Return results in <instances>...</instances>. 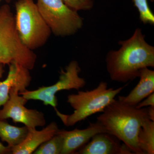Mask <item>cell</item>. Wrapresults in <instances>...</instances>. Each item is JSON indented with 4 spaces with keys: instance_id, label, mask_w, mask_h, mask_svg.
Instances as JSON below:
<instances>
[{
    "instance_id": "cell-1",
    "label": "cell",
    "mask_w": 154,
    "mask_h": 154,
    "mask_svg": "<svg viewBox=\"0 0 154 154\" xmlns=\"http://www.w3.org/2000/svg\"><path fill=\"white\" fill-rule=\"evenodd\" d=\"M118 51H111L106 57L107 70L112 81L126 83L139 77L142 69L154 67V47L147 43L141 30L120 41Z\"/></svg>"
},
{
    "instance_id": "cell-2",
    "label": "cell",
    "mask_w": 154,
    "mask_h": 154,
    "mask_svg": "<svg viewBox=\"0 0 154 154\" xmlns=\"http://www.w3.org/2000/svg\"><path fill=\"white\" fill-rule=\"evenodd\" d=\"M147 118L148 108H137L114 99L97 117V121L106 133L122 141L133 154H142L138 146V134Z\"/></svg>"
},
{
    "instance_id": "cell-3",
    "label": "cell",
    "mask_w": 154,
    "mask_h": 154,
    "mask_svg": "<svg viewBox=\"0 0 154 154\" xmlns=\"http://www.w3.org/2000/svg\"><path fill=\"white\" fill-rule=\"evenodd\" d=\"M123 88H108L107 83L101 82L94 90L79 91L76 94L68 96L67 102L74 109L73 113L66 115L55 108L57 115L65 126H73L93 114L102 112Z\"/></svg>"
},
{
    "instance_id": "cell-4",
    "label": "cell",
    "mask_w": 154,
    "mask_h": 154,
    "mask_svg": "<svg viewBox=\"0 0 154 154\" xmlns=\"http://www.w3.org/2000/svg\"><path fill=\"white\" fill-rule=\"evenodd\" d=\"M36 54L25 47L19 38L15 25V16L10 6L0 8V64L9 65L15 61L32 70Z\"/></svg>"
},
{
    "instance_id": "cell-5",
    "label": "cell",
    "mask_w": 154,
    "mask_h": 154,
    "mask_svg": "<svg viewBox=\"0 0 154 154\" xmlns=\"http://www.w3.org/2000/svg\"><path fill=\"white\" fill-rule=\"evenodd\" d=\"M16 29L23 45L31 51L47 42L51 32L34 0H18L15 4Z\"/></svg>"
},
{
    "instance_id": "cell-6",
    "label": "cell",
    "mask_w": 154,
    "mask_h": 154,
    "mask_svg": "<svg viewBox=\"0 0 154 154\" xmlns=\"http://www.w3.org/2000/svg\"><path fill=\"white\" fill-rule=\"evenodd\" d=\"M38 11L56 36L73 35L82 28L83 21L78 13L62 0H37Z\"/></svg>"
},
{
    "instance_id": "cell-7",
    "label": "cell",
    "mask_w": 154,
    "mask_h": 154,
    "mask_svg": "<svg viewBox=\"0 0 154 154\" xmlns=\"http://www.w3.org/2000/svg\"><path fill=\"white\" fill-rule=\"evenodd\" d=\"M81 68L78 62L72 60L66 66L65 71L61 70L57 82L48 87H42L33 91H26L19 94L27 100L42 101L45 105H51L56 108L57 100L55 94L63 90H79L85 86V80L79 75Z\"/></svg>"
},
{
    "instance_id": "cell-8",
    "label": "cell",
    "mask_w": 154,
    "mask_h": 154,
    "mask_svg": "<svg viewBox=\"0 0 154 154\" xmlns=\"http://www.w3.org/2000/svg\"><path fill=\"white\" fill-rule=\"evenodd\" d=\"M17 88H13L9 93V99L0 110V119L11 118L15 123L20 122L28 128L44 126L46 123L44 114L36 110L28 109L25 106L28 100L19 95Z\"/></svg>"
},
{
    "instance_id": "cell-9",
    "label": "cell",
    "mask_w": 154,
    "mask_h": 154,
    "mask_svg": "<svg viewBox=\"0 0 154 154\" xmlns=\"http://www.w3.org/2000/svg\"><path fill=\"white\" fill-rule=\"evenodd\" d=\"M102 132L106 133L102 125L98 121L90 123L85 129L76 128L70 131L59 130L57 133L62 137L63 141L61 154L75 153L77 150L88 143L95 135Z\"/></svg>"
},
{
    "instance_id": "cell-10",
    "label": "cell",
    "mask_w": 154,
    "mask_h": 154,
    "mask_svg": "<svg viewBox=\"0 0 154 154\" xmlns=\"http://www.w3.org/2000/svg\"><path fill=\"white\" fill-rule=\"evenodd\" d=\"M115 136L107 133L97 134L76 154H131L132 152Z\"/></svg>"
},
{
    "instance_id": "cell-11",
    "label": "cell",
    "mask_w": 154,
    "mask_h": 154,
    "mask_svg": "<svg viewBox=\"0 0 154 154\" xmlns=\"http://www.w3.org/2000/svg\"><path fill=\"white\" fill-rule=\"evenodd\" d=\"M9 65L8 77L3 82H0V107L8 100L11 89L17 88L19 93L24 92L31 81L30 70L17 62H13Z\"/></svg>"
},
{
    "instance_id": "cell-12",
    "label": "cell",
    "mask_w": 154,
    "mask_h": 154,
    "mask_svg": "<svg viewBox=\"0 0 154 154\" xmlns=\"http://www.w3.org/2000/svg\"><path fill=\"white\" fill-rule=\"evenodd\" d=\"M57 123H51L44 129L36 130V128H28V132L25 140L19 145L11 148L13 154H30L42 143L49 140L57 134L59 130Z\"/></svg>"
},
{
    "instance_id": "cell-13",
    "label": "cell",
    "mask_w": 154,
    "mask_h": 154,
    "mask_svg": "<svg viewBox=\"0 0 154 154\" xmlns=\"http://www.w3.org/2000/svg\"><path fill=\"white\" fill-rule=\"evenodd\" d=\"M139 82L134 89L126 96H119L118 100L125 105L136 106L154 92V71L148 68L140 72Z\"/></svg>"
},
{
    "instance_id": "cell-14",
    "label": "cell",
    "mask_w": 154,
    "mask_h": 154,
    "mask_svg": "<svg viewBox=\"0 0 154 154\" xmlns=\"http://www.w3.org/2000/svg\"><path fill=\"white\" fill-rule=\"evenodd\" d=\"M28 132L27 126L18 127L0 119V138L12 148L19 145L25 140Z\"/></svg>"
},
{
    "instance_id": "cell-15",
    "label": "cell",
    "mask_w": 154,
    "mask_h": 154,
    "mask_svg": "<svg viewBox=\"0 0 154 154\" xmlns=\"http://www.w3.org/2000/svg\"><path fill=\"white\" fill-rule=\"evenodd\" d=\"M137 142L142 154H154V121L149 118L143 121L138 134Z\"/></svg>"
},
{
    "instance_id": "cell-16",
    "label": "cell",
    "mask_w": 154,
    "mask_h": 154,
    "mask_svg": "<svg viewBox=\"0 0 154 154\" xmlns=\"http://www.w3.org/2000/svg\"><path fill=\"white\" fill-rule=\"evenodd\" d=\"M63 138L57 133L53 137L39 146L34 152V154H60L63 148Z\"/></svg>"
},
{
    "instance_id": "cell-17",
    "label": "cell",
    "mask_w": 154,
    "mask_h": 154,
    "mask_svg": "<svg viewBox=\"0 0 154 154\" xmlns=\"http://www.w3.org/2000/svg\"><path fill=\"white\" fill-rule=\"evenodd\" d=\"M133 2L139 13L141 21L145 24L154 25V15L149 7L148 0H133Z\"/></svg>"
},
{
    "instance_id": "cell-18",
    "label": "cell",
    "mask_w": 154,
    "mask_h": 154,
    "mask_svg": "<svg viewBox=\"0 0 154 154\" xmlns=\"http://www.w3.org/2000/svg\"><path fill=\"white\" fill-rule=\"evenodd\" d=\"M66 5L78 11L91 10L94 6L92 0H62Z\"/></svg>"
},
{
    "instance_id": "cell-19",
    "label": "cell",
    "mask_w": 154,
    "mask_h": 154,
    "mask_svg": "<svg viewBox=\"0 0 154 154\" xmlns=\"http://www.w3.org/2000/svg\"><path fill=\"white\" fill-rule=\"evenodd\" d=\"M154 106V94L152 93L149 96L146 98L143 101L140 102L135 107L137 108H143L147 106Z\"/></svg>"
},
{
    "instance_id": "cell-20",
    "label": "cell",
    "mask_w": 154,
    "mask_h": 154,
    "mask_svg": "<svg viewBox=\"0 0 154 154\" xmlns=\"http://www.w3.org/2000/svg\"><path fill=\"white\" fill-rule=\"evenodd\" d=\"M11 152V147L5 146L0 142V154H8Z\"/></svg>"
},
{
    "instance_id": "cell-21",
    "label": "cell",
    "mask_w": 154,
    "mask_h": 154,
    "mask_svg": "<svg viewBox=\"0 0 154 154\" xmlns=\"http://www.w3.org/2000/svg\"><path fill=\"white\" fill-rule=\"evenodd\" d=\"M149 118L152 121H154V106H149L148 108Z\"/></svg>"
},
{
    "instance_id": "cell-22",
    "label": "cell",
    "mask_w": 154,
    "mask_h": 154,
    "mask_svg": "<svg viewBox=\"0 0 154 154\" xmlns=\"http://www.w3.org/2000/svg\"><path fill=\"white\" fill-rule=\"evenodd\" d=\"M4 65L0 64V79L2 76L3 73L4 72V68H3Z\"/></svg>"
},
{
    "instance_id": "cell-23",
    "label": "cell",
    "mask_w": 154,
    "mask_h": 154,
    "mask_svg": "<svg viewBox=\"0 0 154 154\" xmlns=\"http://www.w3.org/2000/svg\"><path fill=\"white\" fill-rule=\"evenodd\" d=\"M2 1V0H0V2H1V1Z\"/></svg>"
}]
</instances>
